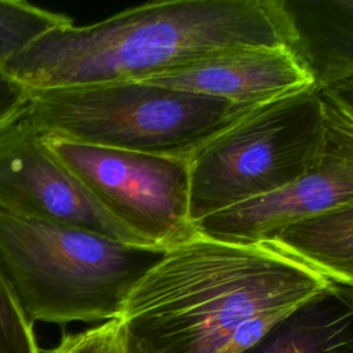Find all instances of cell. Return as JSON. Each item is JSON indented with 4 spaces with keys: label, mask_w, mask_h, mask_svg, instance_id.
<instances>
[{
    "label": "cell",
    "mask_w": 353,
    "mask_h": 353,
    "mask_svg": "<svg viewBox=\"0 0 353 353\" xmlns=\"http://www.w3.org/2000/svg\"><path fill=\"white\" fill-rule=\"evenodd\" d=\"M328 283L266 241L196 232L128 296L117 317L123 353H241Z\"/></svg>",
    "instance_id": "cell-1"
},
{
    "label": "cell",
    "mask_w": 353,
    "mask_h": 353,
    "mask_svg": "<svg viewBox=\"0 0 353 353\" xmlns=\"http://www.w3.org/2000/svg\"><path fill=\"white\" fill-rule=\"evenodd\" d=\"M288 47L279 0H167L55 28L3 68L28 90L146 81L225 52Z\"/></svg>",
    "instance_id": "cell-2"
},
{
    "label": "cell",
    "mask_w": 353,
    "mask_h": 353,
    "mask_svg": "<svg viewBox=\"0 0 353 353\" xmlns=\"http://www.w3.org/2000/svg\"><path fill=\"white\" fill-rule=\"evenodd\" d=\"M164 251L0 212V272L32 321L117 319Z\"/></svg>",
    "instance_id": "cell-3"
},
{
    "label": "cell",
    "mask_w": 353,
    "mask_h": 353,
    "mask_svg": "<svg viewBox=\"0 0 353 353\" xmlns=\"http://www.w3.org/2000/svg\"><path fill=\"white\" fill-rule=\"evenodd\" d=\"M258 106L146 81L29 90L25 116L46 137L190 160Z\"/></svg>",
    "instance_id": "cell-4"
},
{
    "label": "cell",
    "mask_w": 353,
    "mask_h": 353,
    "mask_svg": "<svg viewBox=\"0 0 353 353\" xmlns=\"http://www.w3.org/2000/svg\"><path fill=\"white\" fill-rule=\"evenodd\" d=\"M324 99L309 87L251 110L189 160L192 222L276 193L309 167L323 138Z\"/></svg>",
    "instance_id": "cell-5"
},
{
    "label": "cell",
    "mask_w": 353,
    "mask_h": 353,
    "mask_svg": "<svg viewBox=\"0 0 353 353\" xmlns=\"http://www.w3.org/2000/svg\"><path fill=\"white\" fill-rule=\"evenodd\" d=\"M44 138L138 245L165 251L196 234L189 160Z\"/></svg>",
    "instance_id": "cell-6"
},
{
    "label": "cell",
    "mask_w": 353,
    "mask_h": 353,
    "mask_svg": "<svg viewBox=\"0 0 353 353\" xmlns=\"http://www.w3.org/2000/svg\"><path fill=\"white\" fill-rule=\"evenodd\" d=\"M323 99L321 143L299 178L276 193L201 219L196 223L199 233L254 244L291 223L353 203V119L324 95Z\"/></svg>",
    "instance_id": "cell-7"
},
{
    "label": "cell",
    "mask_w": 353,
    "mask_h": 353,
    "mask_svg": "<svg viewBox=\"0 0 353 353\" xmlns=\"http://www.w3.org/2000/svg\"><path fill=\"white\" fill-rule=\"evenodd\" d=\"M0 212L138 245L51 150L25 113L0 128Z\"/></svg>",
    "instance_id": "cell-8"
},
{
    "label": "cell",
    "mask_w": 353,
    "mask_h": 353,
    "mask_svg": "<svg viewBox=\"0 0 353 353\" xmlns=\"http://www.w3.org/2000/svg\"><path fill=\"white\" fill-rule=\"evenodd\" d=\"M146 83L245 106H262L314 85L287 46L219 54L176 66Z\"/></svg>",
    "instance_id": "cell-9"
},
{
    "label": "cell",
    "mask_w": 353,
    "mask_h": 353,
    "mask_svg": "<svg viewBox=\"0 0 353 353\" xmlns=\"http://www.w3.org/2000/svg\"><path fill=\"white\" fill-rule=\"evenodd\" d=\"M288 48L316 88L353 76V0H280Z\"/></svg>",
    "instance_id": "cell-10"
},
{
    "label": "cell",
    "mask_w": 353,
    "mask_h": 353,
    "mask_svg": "<svg viewBox=\"0 0 353 353\" xmlns=\"http://www.w3.org/2000/svg\"><path fill=\"white\" fill-rule=\"evenodd\" d=\"M241 353H353V287L330 281Z\"/></svg>",
    "instance_id": "cell-11"
},
{
    "label": "cell",
    "mask_w": 353,
    "mask_h": 353,
    "mask_svg": "<svg viewBox=\"0 0 353 353\" xmlns=\"http://www.w3.org/2000/svg\"><path fill=\"white\" fill-rule=\"evenodd\" d=\"M266 243L330 281L353 287V203L291 223Z\"/></svg>",
    "instance_id": "cell-12"
},
{
    "label": "cell",
    "mask_w": 353,
    "mask_h": 353,
    "mask_svg": "<svg viewBox=\"0 0 353 353\" xmlns=\"http://www.w3.org/2000/svg\"><path fill=\"white\" fill-rule=\"evenodd\" d=\"M73 19L22 0H0V70L47 32Z\"/></svg>",
    "instance_id": "cell-13"
},
{
    "label": "cell",
    "mask_w": 353,
    "mask_h": 353,
    "mask_svg": "<svg viewBox=\"0 0 353 353\" xmlns=\"http://www.w3.org/2000/svg\"><path fill=\"white\" fill-rule=\"evenodd\" d=\"M0 353H40L32 320L0 272Z\"/></svg>",
    "instance_id": "cell-14"
},
{
    "label": "cell",
    "mask_w": 353,
    "mask_h": 353,
    "mask_svg": "<svg viewBox=\"0 0 353 353\" xmlns=\"http://www.w3.org/2000/svg\"><path fill=\"white\" fill-rule=\"evenodd\" d=\"M46 353H123L119 320L112 319L92 328L66 334Z\"/></svg>",
    "instance_id": "cell-15"
},
{
    "label": "cell",
    "mask_w": 353,
    "mask_h": 353,
    "mask_svg": "<svg viewBox=\"0 0 353 353\" xmlns=\"http://www.w3.org/2000/svg\"><path fill=\"white\" fill-rule=\"evenodd\" d=\"M29 90L0 70V128L26 110Z\"/></svg>",
    "instance_id": "cell-16"
},
{
    "label": "cell",
    "mask_w": 353,
    "mask_h": 353,
    "mask_svg": "<svg viewBox=\"0 0 353 353\" xmlns=\"http://www.w3.org/2000/svg\"><path fill=\"white\" fill-rule=\"evenodd\" d=\"M319 90L327 99L353 119V76L330 83Z\"/></svg>",
    "instance_id": "cell-17"
}]
</instances>
